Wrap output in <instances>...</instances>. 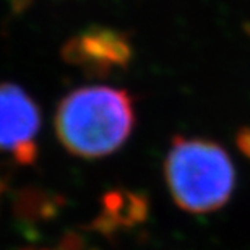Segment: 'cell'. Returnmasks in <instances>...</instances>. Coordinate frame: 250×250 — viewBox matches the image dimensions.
I'll return each mask as SVG.
<instances>
[{"label": "cell", "mask_w": 250, "mask_h": 250, "mask_svg": "<svg viewBox=\"0 0 250 250\" xmlns=\"http://www.w3.org/2000/svg\"><path fill=\"white\" fill-rule=\"evenodd\" d=\"M132 56L127 34L106 26H89L70 38L62 47L63 61L91 77H107L117 68H127Z\"/></svg>", "instance_id": "obj_3"}, {"label": "cell", "mask_w": 250, "mask_h": 250, "mask_svg": "<svg viewBox=\"0 0 250 250\" xmlns=\"http://www.w3.org/2000/svg\"><path fill=\"white\" fill-rule=\"evenodd\" d=\"M237 145L244 154L250 158V128H242L237 135Z\"/></svg>", "instance_id": "obj_5"}, {"label": "cell", "mask_w": 250, "mask_h": 250, "mask_svg": "<svg viewBox=\"0 0 250 250\" xmlns=\"http://www.w3.org/2000/svg\"><path fill=\"white\" fill-rule=\"evenodd\" d=\"M135 124L132 98L112 86H83L67 94L56 114L57 137L80 158H101L127 142Z\"/></svg>", "instance_id": "obj_1"}, {"label": "cell", "mask_w": 250, "mask_h": 250, "mask_svg": "<svg viewBox=\"0 0 250 250\" xmlns=\"http://www.w3.org/2000/svg\"><path fill=\"white\" fill-rule=\"evenodd\" d=\"M166 181L174 202L190 213L221 208L234 190L236 172L219 145L202 138H174L166 158Z\"/></svg>", "instance_id": "obj_2"}, {"label": "cell", "mask_w": 250, "mask_h": 250, "mask_svg": "<svg viewBox=\"0 0 250 250\" xmlns=\"http://www.w3.org/2000/svg\"><path fill=\"white\" fill-rule=\"evenodd\" d=\"M39 125V109L31 96L17 84H0V149L10 151L20 163H31Z\"/></svg>", "instance_id": "obj_4"}]
</instances>
